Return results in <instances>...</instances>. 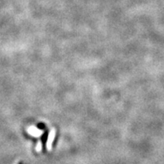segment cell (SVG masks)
<instances>
[{
  "label": "cell",
  "instance_id": "7a4b0ae2",
  "mask_svg": "<svg viewBox=\"0 0 164 164\" xmlns=\"http://www.w3.org/2000/svg\"><path fill=\"white\" fill-rule=\"evenodd\" d=\"M28 132L33 136H40L42 134L44 133V131H40L39 129L35 127V126H31L28 128Z\"/></svg>",
  "mask_w": 164,
  "mask_h": 164
},
{
  "label": "cell",
  "instance_id": "6da1fadb",
  "mask_svg": "<svg viewBox=\"0 0 164 164\" xmlns=\"http://www.w3.org/2000/svg\"><path fill=\"white\" fill-rule=\"evenodd\" d=\"M55 135H56V130L54 128H52L50 131H49L46 142V147L48 151H51L52 143H53V141H54V138H55Z\"/></svg>",
  "mask_w": 164,
  "mask_h": 164
},
{
  "label": "cell",
  "instance_id": "3957f363",
  "mask_svg": "<svg viewBox=\"0 0 164 164\" xmlns=\"http://www.w3.org/2000/svg\"><path fill=\"white\" fill-rule=\"evenodd\" d=\"M42 150V143H41V141H38V143H37V146H36V151L39 152Z\"/></svg>",
  "mask_w": 164,
  "mask_h": 164
}]
</instances>
